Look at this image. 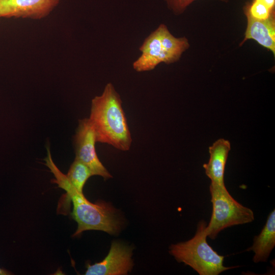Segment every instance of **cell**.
Returning <instances> with one entry per match:
<instances>
[{"label": "cell", "mask_w": 275, "mask_h": 275, "mask_svg": "<svg viewBox=\"0 0 275 275\" xmlns=\"http://www.w3.org/2000/svg\"><path fill=\"white\" fill-rule=\"evenodd\" d=\"M275 246V210L268 215L266 222L260 234L255 236L253 245L246 251L254 252L255 263L266 262Z\"/></svg>", "instance_id": "11"}, {"label": "cell", "mask_w": 275, "mask_h": 275, "mask_svg": "<svg viewBox=\"0 0 275 275\" xmlns=\"http://www.w3.org/2000/svg\"><path fill=\"white\" fill-rule=\"evenodd\" d=\"M11 272L8 270L0 267V275H10Z\"/></svg>", "instance_id": "15"}, {"label": "cell", "mask_w": 275, "mask_h": 275, "mask_svg": "<svg viewBox=\"0 0 275 275\" xmlns=\"http://www.w3.org/2000/svg\"><path fill=\"white\" fill-rule=\"evenodd\" d=\"M60 0H0V17L40 19L47 15Z\"/></svg>", "instance_id": "8"}, {"label": "cell", "mask_w": 275, "mask_h": 275, "mask_svg": "<svg viewBox=\"0 0 275 275\" xmlns=\"http://www.w3.org/2000/svg\"><path fill=\"white\" fill-rule=\"evenodd\" d=\"M275 0H253L244 7V13L259 20H265L274 14Z\"/></svg>", "instance_id": "13"}, {"label": "cell", "mask_w": 275, "mask_h": 275, "mask_svg": "<svg viewBox=\"0 0 275 275\" xmlns=\"http://www.w3.org/2000/svg\"><path fill=\"white\" fill-rule=\"evenodd\" d=\"M66 175L72 186L80 193H82L86 181L90 177L93 176L90 169L76 158Z\"/></svg>", "instance_id": "12"}, {"label": "cell", "mask_w": 275, "mask_h": 275, "mask_svg": "<svg viewBox=\"0 0 275 275\" xmlns=\"http://www.w3.org/2000/svg\"><path fill=\"white\" fill-rule=\"evenodd\" d=\"M131 249L113 241L108 255L101 262L87 265L86 275L127 274L132 267Z\"/></svg>", "instance_id": "7"}, {"label": "cell", "mask_w": 275, "mask_h": 275, "mask_svg": "<svg viewBox=\"0 0 275 275\" xmlns=\"http://www.w3.org/2000/svg\"><path fill=\"white\" fill-rule=\"evenodd\" d=\"M212 212L206 230L207 237L214 239L224 229L251 223L254 220L253 211L236 201L225 185L210 184L209 187Z\"/></svg>", "instance_id": "5"}, {"label": "cell", "mask_w": 275, "mask_h": 275, "mask_svg": "<svg viewBox=\"0 0 275 275\" xmlns=\"http://www.w3.org/2000/svg\"><path fill=\"white\" fill-rule=\"evenodd\" d=\"M75 158L91 170L92 175L112 177L99 159L95 149V134L89 118L80 120L74 136Z\"/></svg>", "instance_id": "6"}, {"label": "cell", "mask_w": 275, "mask_h": 275, "mask_svg": "<svg viewBox=\"0 0 275 275\" xmlns=\"http://www.w3.org/2000/svg\"><path fill=\"white\" fill-rule=\"evenodd\" d=\"M90 122L96 142L121 151L130 149L132 139L120 96L113 85L106 84L102 94L92 100Z\"/></svg>", "instance_id": "1"}, {"label": "cell", "mask_w": 275, "mask_h": 275, "mask_svg": "<svg viewBox=\"0 0 275 275\" xmlns=\"http://www.w3.org/2000/svg\"><path fill=\"white\" fill-rule=\"evenodd\" d=\"M189 46L186 38L174 37L166 25L161 24L140 46L141 54L133 63V68L138 72H143L153 70L161 63H174Z\"/></svg>", "instance_id": "4"}, {"label": "cell", "mask_w": 275, "mask_h": 275, "mask_svg": "<svg viewBox=\"0 0 275 275\" xmlns=\"http://www.w3.org/2000/svg\"><path fill=\"white\" fill-rule=\"evenodd\" d=\"M45 164L53 174L52 181L66 192L67 200L73 203L72 218L78 227L73 236H77L86 230H100L113 234L118 232L120 221L116 215L115 209L108 204L102 201L92 203L77 191L70 183L66 175L62 173L52 159H47Z\"/></svg>", "instance_id": "2"}, {"label": "cell", "mask_w": 275, "mask_h": 275, "mask_svg": "<svg viewBox=\"0 0 275 275\" xmlns=\"http://www.w3.org/2000/svg\"><path fill=\"white\" fill-rule=\"evenodd\" d=\"M168 8L176 15L183 13L186 8L197 0H163ZM227 3L228 0H216Z\"/></svg>", "instance_id": "14"}, {"label": "cell", "mask_w": 275, "mask_h": 275, "mask_svg": "<svg viewBox=\"0 0 275 275\" xmlns=\"http://www.w3.org/2000/svg\"><path fill=\"white\" fill-rule=\"evenodd\" d=\"M248 20V25L241 45L246 40L253 39L263 47L275 54V23L274 14L265 20H259L244 13Z\"/></svg>", "instance_id": "10"}, {"label": "cell", "mask_w": 275, "mask_h": 275, "mask_svg": "<svg viewBox=\"0 0 275 275\" xmlns=\"http://www.w3.org/2000/svg\"><path fill=\"white\" fill-rule=\"evenodd\" d=\"M230 149V142L224 139L217 140L209 147V160L203 164V168L206 175L211 180V184L225 185V170Z\"/></svg>", "instance_id": "9"}, {"label": "cell", "mask_w": 275, "mask_h": 275, "mask_svg": "<svg viewBox=\"0 0 275 275\" xmlns=\"http://www.w3.org/2000/svg\"><path fill=\"white\" fill-rule=\"evenodd\" d=\"M206 223L198 225L195 236L190 239L170 247V253L179 262L189 266L200 275H217L238 266L224 265L225 256L219 255L207 242Z\"/></svg>", "instance_id": "3"}]
</instances>
